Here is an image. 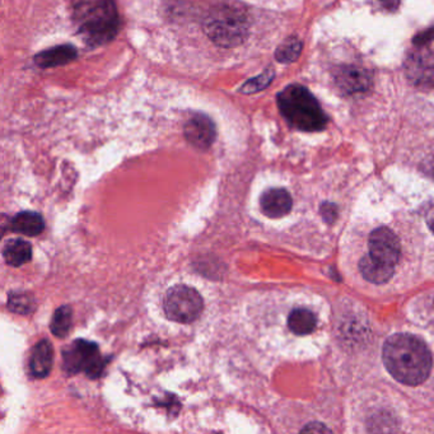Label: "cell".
Returning <instances> with one entry per match:
<instances>
[{
	"mask_svg": "<svg viewBox=\"0 0 434 434\" xmlns=\"http://www.w3.org/2000/svg\"><path fill=\"white\" fill-rule=\"evenodd\" d=\"M77 48L73 45H59L55 48H48L40 51L35 56V63L37 66L48 69V68H55V66H66L77 59Z\"/></svg>",
	"mask_w": 434,
	"mask_h": 434,
	"instance_id": "7c38bea8",
	"label": "cell"
},
{
	"mask_svg": "<svg viewBox=\"0 0 434 434\" xmlns=\"http://www.w3.org/2000/svg\"><path fill=\"white\" fill-rule=\"evenodd\" d=\"M317 317L312 311L307 309H293L288 317V327L296 335H309L315 331Z\"/></svg>",
	"mask_w": 434,
	"mask_h": 434,
	"instance_id": "2e32d148",
	"label": "cell"
},
{
	"mask_svg": "<svg viewBox=\"0 0 434 434\" xmlns=\"http://www.w3.org/2000/svg\"><path fill=\"white\" fill-rule=\"evenodd\" d=\"M434 40V27L429 29V30L423 31L419 35H416L413 38V42L415 46H427L429 42H432Z\"/></svg>",
	"mask_w": 434,
	"mask_h": 434,
	"instance_id": "7402d4cb",
	"label": "cell"
},
{
	"mask_svg": "<svg viewBox=\"0 0 434 434\" xmlns=\"http://www.w3.org/2000/svg\"><path fill=\"white\" fill-rule=\"evenodd\" d=\"M72 326V309L69 306H61L55 311L50 324L51 333L56 338H66Z\"/></svg>",
	"mask_w": 434,
	"mask_h": 434,
	"instance_id": "ac0fdd59",
	"label": "cell"
},
{
	"mask_svg": "<svg viewBox=\"0 0 434 434\" xmlns=\"http://www.w3.org/2000/svg\"><path fill=\"white\" fill-rule=\"evenodd\" d=\"M359 269L362 272L363 278L375 284L386 283L393 278V269L385 268L380 264L373 262L369 256H364L362 262H359Z\"/></svg>",
	"mask_w": 434,
	"mask_h": 434,
	"instance_id": "e0dca14e",
	"label": "cell"
},
{
	"mask_svg": "<svg viewBox=\"0 0 434 434\" xmlns=\"http://www.w3.org/2000/svg\"><path fill=\"white\" fill-rule=\"evenodd\" d=\"M427 223H428L430 231L434 233V208L429 210L428 215H427Z\"/></svg>",
	"mask_w": 434,
	"mask_h": 434,
	"instance_id": "d4e9b609",
	"label": "cell"
},
{
	"mask_svg": "<svg viewBox=\"0 0 434 434\" xmlns=\"http://www.w3.org/2000/svg\"><path fill=\"white\" fill-rule=\"evenodd\" d=\"M260 205L264 215L269 218H281L291 212V194L286 189H269L265 191L260 199Z\"/></svg>",
	"mask_w": 434,
	"mask_h": 434,
	"instance_id": "8fae6325",
	"label": "cell"
},
{
	"mask_svg": "<svg viewBox=\"0 0 434 434\" xmlns=\"http://www.w3.org/2000/svg\"><path fill=\"white\" fill-rule=\"evenodd\" d=\"M383 363L395 380L418 386L428 378L432 369V354L423 340L410 334L390 336L382 351Z\"/></svg>",
	"mask_w": 434,
	"mask_h": 434,
	"instance_id": "6da1fadb",
	"label": "cell"
},
{
	"mask_svg": "<svg viewBox=\"0 0 434 434\" xmlns=\"http://www.w3.org/2000/svg\"><path fill=\"white\" fill-rule=\"evenodd\" d=\"M322 215L325 217V219L334 220V218L336 217V208L331 205V204H325L324 207H322Z\"/></svg>",
	"mask_w": 434,
	"mask_h": 434,
	"instance_id": "cb8c5ba5",
	"label": "cell"
},
{
	"mask_svg": "<svg viewBox=\"0 0 434 434\" xmlns=\"http://www.w3.org/2000/svg\"><path fill=\"white\" fill-rule=\"evenodd\" d=\"M377 1L388 12L398 11L400 3H401V0H377Z\"/></svg>",
	"mask_w": 434,
	"mask_h": 434,
	"instance_id": "603a6c76",
	"label": "cell"
},
{
	"mask_svg": "<svg viewBox=\"0 0 434 434\" xmlns=\"http://www.w3.org/2000/svg\"><path fill=\"white\" fill-rule=\"evenodd\" d=\"M54 362L53 346L48 340L38 341L32 349L30 358L31 373L36 378H45L50 375Z\"/></svg>",
	"mask_w": 434,
	"mask_h": 434,
	"instance_id": "4fadbf2b",
	"label": "cell"
},
{
	"mask_svg": "<svg viewBox=\"0 0 434 434\" xmlns=\"http://www.w3.org/2000/svg\"><path fill=\"white\" fill-rule=\"evenodd\" d=\"M404 71L413 86L420 90L434 88V50L427 46H416L406 56Z\"/></svg>",
	"mask_w": 434,
	"mask_h": 434,
	"instance_id": "52a82bcc",
	"label": "cell"
},
{
	"mask_svg": "<svg viewBox=\"0 0 434 434\" xmlns=\"http://www.w3.org/2000/svg\"><path fill=\"white\" fill-rule=\"evenodd\" d=\"M185 138L199 149H208L215 140V123L205 113H195L185 124Z\"/></svg>",
	"mask_w": 434,
	"mask_h": 434,
	"instance_id": "9c48e42d",
	"label": "cell"
},
{
	"mask_svg": "<svg viewBox=\"0 0 434 434\" xmlns=\"http://www.w3.org/2000/svg\"><path fill=\"white\" fill-rule=\"evenodd\" d=\"M275 77V72L273 68H268L265 72H262L260 76L249 79L247 82H244V86L239 88V92L244 95H252L257 93L260 91H264L268 88L270 83L273 82Z\"/></svg>",
	"mask_w": 434,
	"mask_h": 434,
	"instance_id": "ffe728a7",
	"label": "cell"
},
{
	"mask_svg": "<svg viewBox=\"0 0 434 434\" xmlns=\"http://www.w3.org/2000/svg\"><path fill=\"white\" fill-rule=\"evenodd\" d=\"M3 257L8 265L19 268L32 257V246L27 241L17 238L6 242L3 249Z\"/></svg>",
	"mask_w": 434,
	"mask_h": 434,
	"instance_id": "9a60e30c",
	"label": "cell"
},
{
	"mask_svg": "<svg viewBox=\"0 0 434 434\" xmlns=\"http://www.w3.org/2000/svg\"><path fill=\"white\" fill-rule=\"evenodd\" d=\"M302 48H304V45L297 37H289L281 45H279V48H277L275 59L284 64L293 63L299 58V55L302 53Z\"/></svg>",
	"mask_w": 434,
	"mask_h": 434,
	"instance_id": "d6986e66",
	"label": "cell"
},
{
	"mask_svg": "<svg viewBox=\"0 0 434 434\" xmlns=\"http://www.w3.org/2000/svg\"><path fill=\"white\" fill-rule=\"evenodd\" d=\"M204 30L209 38L220 48H236L249 35V24L242 12H220L205 22Z\"/></svg>",
	"mask_w": 434,
	"mask_h": 434,
	"instance_id": "277c9868",
	"label": "cell"
},
{
	"mask_svg": "<svg viewBox=\"0 0 434 434\" xmlns=\"http://www.w3.org/2000/svg\"><path fill=\"white\" fill-rule=\"evenodd\" d=\"M204 302L199 291L187 286H176L167 291L163 299V311L168 320L190 324L199 319Z\"/></svg>",
	"mask_w": 434,
	"mask_h": 434,
	"instance_id": "5b68a950",
	"label": "cell"
},
{
	"mask_svg": "<svg viewBox=\"0 0 434 434\" xmlns=\"http://www.w3.org/2000/svg\"><path fill=\"white\" fill-rule=\"evenodd\" d=\"M277 100L280 113L291 128L307 133L321 131L326 128V115L314 95L304 86H288Z\"/></svg>",
	"mask_w": 434,
	"mask_h": 434,
	"instance_id": "3957f363",
	"label": "cell"
},
{
	"mask_svg": "<svg viewBox=\"0 0 434 434\" xmlns=\"http://www.w3.org/2000/svg\"><path fill=\"white\" fill-rule=\"evenodd\" d=\"M106 363L95 343L78 339L64 351V368L69 375L84 372L92 380L98 378Z\"/></svg>",
	"mask_w": 434,
	"mask_h": 434,
	"instance_id": "8992f818",
	"label": "cell"
},
{
	"mask_svg": "<svg viewBox=\"0 0 434 434\" xmlns=\"http://www.w3.org/2000/svg\"><path fill=\"white\" fill-rule=\"evenodd\" d=\"M12 229L29 237L38 236L45 228V222L41 215L36 212H22L12 219Z\"/></svg>",
	"mask_w": 434,
	"mask_h": 434,
	"instance_id": "5bb4252c",
	"label": "cell"
},
{
	"mask_svg": "<svg viewBox=\"0 0 434 434\" xmlns=\"http://www.w3.org/2000/svg\"><path fill=\"white\" fill-rule=\"evenodd\" d=\"M33 299L26 293H14L12 296H9L8 299V307L16 311L17 314H30L33 309Z\"/></svg>",
	"mask_w": 434,
	"mask_h": 434,
	"instance_id": "44dd1931",
	"label": "cell"
},
{
	"mask_svg": "<svg viewBox=\"0 0 434 434\" xmlns=\"http://www.w3.org/2000/svg\"><path fill=\"white\" fill-rule=\"evenodd\" d=\"M72 19L78 35L91 48L113 41L119 33L115 0H72Z\"/></svg>",
	"mask_w": 434,
	"mask_h": 434,
	"instance_id": "7a4b0ae2",
	"label": "cell"
},
{
	"mask_svg": "<svg viewBox=\"0 0 434 434\" xmlns=\"http://www.w3.org/2000/svg\"><path fill=\"white\" fill-rule=\"evenodd\" d=\"M369 257L385 268L393 269L400 262L401 244L398 236L387 227L376 228L369 236Z\"/></svg>",
	"mask_w": 434,
	"mask_h": 434,
	"instance_id": "ba28073f",
	"label": "cell"
},
{
	"mask_svg": "<svg viewBox=\"0 0 434 434\" xmlns=\"http://www.w3.org/2000/svg\"><path fill=\"white\" fill-rule=\"evenodd\" d=\"M335 82L345 93L367 92L372 87V76L361 66H340L335 73Z\"/></svg>",
	"mask_w": 434,
	"mask_h": 434,
	"instance_id": "30bf717a",
	"label": "cell"
}]
</instances>
